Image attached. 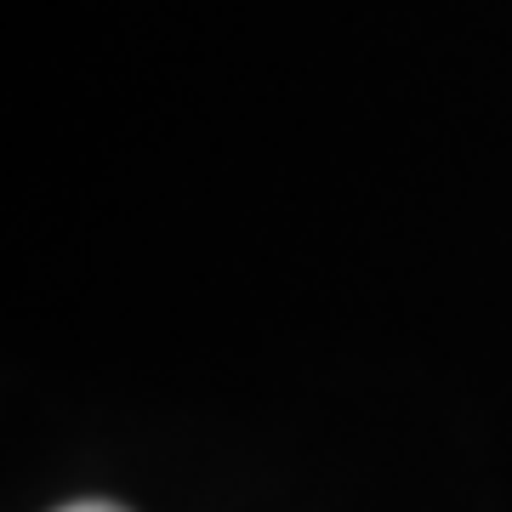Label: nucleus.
Instances as JSON below:
<instances>
[{
	"label": "nucleus",
	"instance_id": "1",
	"mask_svg": "<svg viewBox=\"0 0 512 512\" xmlns=\"http://www.w3.org/2000/svg\"><path fill=\"white\" fill-rule=\"evenodd\" d=\"M57 512H126V507H114V501H74V507H57Z\"/></svg>",
	"mask_w": 512,
	"mask_h": 512
}]
</instances>
